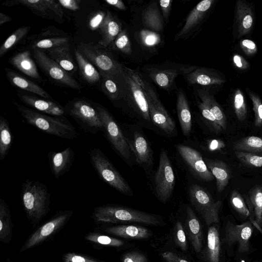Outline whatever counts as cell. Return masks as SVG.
Here are the masks:
<instances>
[{
    "label": "cell",
    "mask_w": 262,
    "mask_h": 262,
    "mask_svg": "<svg viewBox=\"0 0 262 262\" xmlns=\"http://www.w3.org/2000/svg\"><path fill=\"white\" fill-rule=\"evenodd\" d=\"M19 113L29 125L51 135L68 140L77 139L79 134L64 116H52L14 103Z\"/></svg>",
    "instance_id": "1"
},
{
    "label": "cell",
    "mask_w": 262,
    "mask_h": 262,
    "mask_svg": "<svg viewBox=\"0 0 262 262\" xmlns=\"http://www.w3.org/2000/svg\"><path fill=\"white\" fill-rule=\"evenodd\" d=\"M21 200L27 219L35 227L50 210V193L38 180H27L21 189Z\"/></svg>",
    "instance_id": "2"
},
{
    "label": "cell",
    "mask_w": 262,
    "mask_h": 262,
    "mask_svg": "<svg viewBox=\"0 0 262 262\" xmlns=\"http://www.w3.org/2000/svg\"><path fill=\"white\" fill-rule=\"evenodd\" d=\"M92 217L98 223H137L152 226L161 225L163 223L161 217L157 215L114 204L96 207Z\"/></svg>",
    "instance_id": "3"
},
{
    "label": "cell",
    "mask_w": 262,
    "mask_h": 262,
    "mask_svg": "<svg viewBox=\"0 0 262 262\" xmlns=\"http://www.w3.org/2000/svg\"><path fill=\"white\" fill-rule=\"evenodd\" d=\"M90 162L99 178L120 193L133 196V192L126 181L98 148L90 149Z\"/></svg>",
    "instance_id": "4"
},
{
    "label": "cell",
    "mask_w": 262,
    "mask_h": 262,
    "mask_svg": "<svg viewBox=\"0 0 262 262\" xmlns=\"http://www.w3.org/2000/svg\"><path fill=\"white\" fill-rule=\"evenodd\" d=\"M66 115L72 117L86 132L95 134L103 131V124L95 106L84 99H76L64 107Z\"/></svg>",
    "instance_id": "5"
},
{
    "label": "cell",
    "mask_w": 262,
    "mask_h": 262,
    "mask_svg": "<svg viewBox=\"0 0 262 262\" xmlns=\"http://www.w3.org/2000/svg\"><path fill=\"white\" fill-rule=\"evenodd\" d=\"M73 214L72 210H60L56 212L28 237L19 252L30 250L48 241L66 225Z\"/></svg>",
    "instance_id": "6"
},
{
    "label": "cell",
    "mask_w": 262,
    "mask_h": 262,
    "mask_svg": "<svg viewBox=\"0 0 262 262\" xmlns=\"http://www.w3.org/2000/svg\"><path fill=\"white\" fill-rule=\"evenodd\" d=\"M192 205L210 226L219 222V212L222 205L220 201H215L206 189L197 184H192L188 190Z\"/></svg>",
    "instance_id": "7"
},
{
    "label": "cell",
    "mask_w": 262,
    "mask_h": 262,
    "mask_svg": "<svg viewBox=\"0 0 262 262\" xmlns=\"http://www.w3.org/2000/svg\"><path fill=\"white\" fill-rule=\"evenodd\" d=\"M99 45L81 42L77 50L93 65L98 68L100 73L115 77L122 74L123 66Z\"/></svg>",
    "instance_id": "8"
},
{
    "label": "cell",
    "mask_w": 262,
    "mask_h": 262,
    "mask_svg": "<svg viewBox=\"0 0 262 262\" xmlns=\"http://www.w3.org/2000/svg\"><path fill=\"white\" fill-rule=\"evenodd\" d=\"M103 124V132L115 150L122 158H130L131 150L119 125L103 106L95 104Z\"/></svg>",
    "instance_id": "9"
},
{
    "label": "cell",
    "mask_w": 262,
    "mask_h": 262,
    "mask_svg": "<svg viewBox=\"0 0 262 262\" xmlns=\"http://www.w3.org/2000/svg\"><path fill=\"white\" fill-rule=\"evenodd\" d=\"M140 81L145 94L150 120L167 134L175 132L174 121L168 113L149 83L140 75Z\"/></svg>",
    "instance_id": "10"
},
{
    "label": "cell",
    "mask_w": 262,
    "mask_h": 262,
    "mask_svg": "<svg viewBox=\"0 0 262 262\" xmlns=\"http://www.w3.org/2000/svg\"><path fill=\"white\" fill-rule=\"evenodd\" d=\"M175 184L173 169L165 150L161 151L159 164L154 177V187L158 200L166 203L171 196Z\"/></svg>",
    "instance_id": "11"
},
{
    "label": "cell",
    "mask_w": 262,
    "mask_h": 262,
    "mask_svg": "<svg viewBox=\"0 0 262 262\" xmlns=\"http://www.w3.org/2000/svg\"><path fill=\"white\" fill-rule=\"evenodd\" d=\"M34 58L41 70L55 82L63 86L79 90L81 85L68 72L50 58L43 50L33 49Z\"/></svg>",
    "instance_id": "12"
},
{
    "label": "cell",
    "mask_w": 262,
    "mask_h": 262,
    "mask_svg": "<svg viewBox=\"0 0 262 262\" xmlns=\"http://www.w3.org/2000/svg\"><path fill=\"white\" fill-rule=\"evenodd\" d=\"M253 229L250 222L237 225L228 222L225 229V242L229 246L236 244L241 253L249 251L250 240Z\"/></svg>",
    "instance_id": "13"
},
{
    "label": "cell",
    "mask_w": 262,
    "mask_h": 262,
    "mask_svg": "<svg viewBox=\"0 0 262 262\" xmlns=\"http://www.w3.org/2000/svg\"><path fill=\"white\" fill-rule=\"evenodd\" d=\"M122 75L129 86L134 101L140 114L145 120L151 121L147 100L140 81V75L123 66Z\"/></svg>",
    "instance_id": "14"
},
{
    "label": "cell",
    "mask_w": 262,
    "mask_h": 262,
    "mask_svg": "<svg viewBox=\"0 0 262 262\" xmlns=\"http://www.w3.org/2000/svg\"><path fill=\"white\" fill-rule=\"evenodd\" d=\"M176 147L182 158L198 177L207 182L214 179L213 176L199 151L182 144H177Z\"/></svg>",
    "instance_id": "15"
},
{
    "label": "cell",
    "mask_w": 262,
    "mask_h": 262,
    "mask_svg": "<svg viewBox=\"0 0 262 262\" xmlns=\"http://www.w3.org/2000/svg\"><path fill=\"white\" fill-rule=\"evenodd\" d=\"M196 66H182L177 68L148 70V74L153 81L160 88L167 90L172 85L179 75H187L196 69Z\"/></svg>",
    "instance_id": "16"
},
{
    "label": "cell",
    "mask_w": 262,
    "mask_h": 262,
    "mask_svg": "<svg viewBox=\"0 0 262 262\" xmlns=\"http://www.w3.org/2000/svg\"><path fill=\"white\" fill-rule=\"evenodd\" d=\"M17 95L23 102L38 112L52 116L66 115L64 107L54 100L27 94H17Z\"/></svg>",
    "instance_id": "17"
},
{
    "label": "cell",
    "mask_w": 262,
    "mask_h": 262,
    "mask_svg": "<svg viewBox=\"0 0 262 262\" xmlns=\"http://www.w3.org/2000/svg\"><path fill=\"white\" fill-rule=\"evenodd\" d=\"M126 140L136 162L143 167L151 168L153 164L152 151L144 136L140 133L135 132L132 139L126 138Z\"/></svg>",
    "instance_id": "18"
},
{
    "label": "cell",
    "mask_w": 262,
    "mask_h": 262,
    "mask_svg": "<svg viewBox=\"0 0 262 262\" xmlns=\"http://www.w3.org/2000/svg\"><path fill=\"white\" fill-rule=\"evenodd\" d=\"M73 149L68 147L61 151H50L48 157L52 175L59 178L70 169L74 159Z\"/></svg>",
    "instance_id": "19"
},
{
    "label": "cell",
    "mask_w": 262,
    "mask_h": 262,
    "mask_svg": "<svg viewBox=\"0 0 262 262\" xmlns=\"http://www.w3.org/2000/svg\"><path fill=\"white\" fill-rule=\"evenodd\" d=\"M236 23L238 38L248 34L253 28L254 16L252 8L242 0L236 1Z\"/></svg>",
    "instance_id": "20"
},
{
    "label": "cell",
    "mask_w": 262,
    "mask_h": 262,
    "mask_svg": "<svg viewBox=\"0 0 262 262\" xmlns=\"http://www.w3.org/2000/svg\"><path fill=\"white\" fill-rule=\"evenodd\" d=\"M214 2V0H204L198 3L189 13L184 26L176 35V38L179 39L183 37L196 27L203 20Z\"/></svg>",
    "instance_id": "21"
},
{
    "label": "cell",
    "mask_w": 262,
    "mask_h": 262,
    "mask_svg": "<svg viewBox=\"0 0 262 262\" xmlns=\"http://www.w3.org/2000/svg\"><path fill=\"white\" fill-rule=\"evenodd\" d=\"M187 81L191 84L201 85H221L226 80L215 72L204 68H196L186 75Z\"/></svg>",
    "instance_id": "22"
},
{
    "label": "cell",
    "mask_w": 262,
    "mask_h": 262,
    "mask_svg": "<svg viewBox=\"0 0 262 262\" xmlns=\"http://www.w3.org/2000/svg\"><path fill=\"white\" fill-rule=\"evenodd\" d=\"M6 6L21 5L28 8L35 15L43 18L56 19L57 16L52 11L49 0H15L7 1L3 3Z\"/></svg>",
    "instance_id": "23"
},
{
    "label": "cell",
    "mask_w": 262,
    "mask_h": 262,
    "mask_svg": "<svg viewBox=\"0 0 262 262\" xmlns=\"http://www.w3.org/2000/svg\"><path fill=\"white\" fill-rule=\"evenodd\" d=\"M103 231L108 234L130 239H144L151 235L148 229L140 226L133 225H120L108 227Z\"/></svg>",
    "instance_id": "24"
},
{
    "label": "cell",
    "mask_w": 262,
    "mask_h": 262,
    "mask_svg": "<svg viewBox=\"0 0 262 262\" xmlns=\"http://www.w3.org/2000/svg\"><path fill=\"white\" fill-rule=\"evenodd\" d=\"M246 203L251 221L257 226L262 227V185H256L249 191Z\"/></svg>",
    "instance_id": "25"
},
{
    "label": "cell",
    "mask_w": 262,
    "mask_h": 262,
    "mask_svg": "<svg viewBox=\"0 0 262 262\" xmlns=\"http://www.w3.org/2000/svg\"><path fill=\"white\" fill-rule=\"evenodd\" d=\"M99 29L102 38L98 44L104 48L112 44L122 31L120 23L110 11L106 12Z\"/></svg>",
    "instance_id": "26"
},
{
    "label": "cell",
    "mask_w": 262,
    "mask_h": 262,
    "mask_svg": "<svg viewBox=\"0 0 262 262\" xmlns=\"http://www.w3.org/2000/svg\"><path fill=\"white\" fill-rule=\"evenodd\" d=\"M5 71L7 78L12 85L37 95L40 97L53 100L48 92L35 83L9 69L6 68Z\"/></svg>",
    "instance_id": "27"
},
{
    "label": "cell",
    "mask_w": 262,
    "mask_h": 262,
    "mask_svg": "<svg viewBox=\"0 0 262 262\" xmlns=\"http://www.w3.org/2000/svg\"><path fill=\"white\" fill-rule=\"evenodd\" d=\"M186 212V230L194 250L200 252L203 238L201 225L191 208L187 207Z\"/></svg>",
    "instance_id": "28"
},
{
    "label": "cell",
    "mask_w": 262,
    "mask_h": 262,
    "mask_svg": "<svg viewBox=\"0 0 262 262\" xmlns=\"http://www.w3.org/2000/svg\"><path fill=\"white\" fill-rule=\"evenodd\" d=\"M206 164L216 179L217 191L222 192L228 185L231 178V171L228 165L218 160L207 159Z\"/></svg>",
    "instance_id": "29"
},
{
    "label": "cell",
    "mask_w": 262,
    "mask_h": 262,
    "mask_svg": "<svg viewBox=\"0 0 262 262\" xmlns=\"http://www.w3.org/2000/svg\"><path fill=\"white\" fill-rule=\"evenodd\" d=\"M10 63L25 75L34 79H40L36 65L31 57V53L26 50L12 57Z\"/></svg>",
    "instance_id": "30"
},
{
    "label": "cell",
    "mask_w": 262,
    "mask_h": 262,
    "mask_svg": "<svg viewBox=\"0 0 262 262\" xmlns=\"http://www.w3.org/2000/svg\"><path fill=\"white\" fill-rule=\"evenodd\" d=\"M177 111L182 132L184 136H188L192 128L191 115L186 97L181 90L177 95Z\"/></svg>",
    "instance_id": "31"
},
{
    "label": "cell",
    "mask_w": 262,
    "mask_h": 262,
    "mask_svg": "<svg viewBox=\"0 0 262 262\" xmlns=\"http://www.w3.org/2000/svg\"><path fill=\"white\" fill-rule=\"evenodd\" d=\"M47 55L68 72L76 71V66L70 52L69 44L46 51Z\"/></svg>",
    "instance_id": "32"
},
{
    "label": "cell",
    "mask_w": 262,
    "mask_h": 262,
    "mask_svg": "<svg viewBox=\"0 0 262 262\" xmlns=\"http://www.w3.org/2000/svg\"><path fill=\"white\" fill-rule=\"evenodd\" d=\"M13 225L9 206L0 199V241L9 244L12 239Z\"/></svg>",
    "instance_id": "33"
},
{
    "label": "cell",
    "mask_w": 262,
    "mask_h": 262,
    "mask_svg": "<svg viewBox=\"0 0 262 262\" xmlns=\"http://www.w3.org/2000/svg\"><path fill=\"white\" fill-rule=\"evenodd\" d=\"M75 56L82 78L90 84L100 83V74L94 65L77 49L75 50Z\"/></svg>",
    "instance_id": "34"
},
{
    "label": "cell",
    "mask_w": 262,
    "mask_h": 262,
    "mask_svg": "<svg viewBox=\"0 0 262 262\" xmlns=\"http://www.w3.org/2000/svg\"><path fill=\"white\" fill-rule=\"evenodd\" d=\"M142 21L144 27L156 32L163 29V16L156 3L150 4L143 11Z\"/></svg>",
    "instance_id": "35"
},
{
    "label": "cell",
    "mask_w": 262,
    "mask_h": 262,
    "mask_svg": "<svg viewBox=\"0 0 262 262\" xmlns=\"http://www.w3.org/2000/svg\"><path fill=\"white\" fill-rule=\"evenodd\" d=\"M198 96L200 100L208 108L216 118L219 124L223 130L227 128L226 116L220 105L206 90L199 89L197 90Z\"/></svg>",
    "instance_id": "36"
},
{
    "label": "cell",
    "mask_w": 262,
    "mask_h": 262,
    "mask_svg": "<svg viewBox=\"0 0 262 262\" xmlns=\"http://www.w3.org/2000/svg\"><path fill=\"white\" fill-rule=\"evenodd\" d=\"M221 241L217 228L210 226L208 230L206 257L208 262H220Z\"/></svg>",
    "instance_id": "37"
},
{
    "label": "cell",
    "mask_w": 262,
    "mask_h": 262,
    "mask_svg": "<svg viewBox=\"0 0 262 262\" xmlns=\"http://www.w3.org/2000/svg\"><path fill=\"white\" fill-rule=\"evenodd\" d=\"M13 143V135L8 120L0 116V160L8 154Z\"/></svg>",
    "instance_id": "38"
},
{
    "label": "cell",
    "mask_w": 262,
    "mask_h": 262,
    "mask_svg": "<svg viewBox=\"0 0 262 262\" xmlns=\"http://www.w3.org/2000/svg\"><path fill=\"white\" fill-rule=\"evenodd\" d=\"M233 147L235 151L262 154V138L254 136H247L235 142Z\"/></svg>",
    "instance_id": "39"
},
{
    "label": "cell",
    "mask_w": 262,
    "mask_h": 262,
    "mask_svg": "<svg viewBox=\"0 0 262 262\" xmlns=\"http://www.w3.org/2000/svg\"><path fill=\"white\" fill-rule=\"evenodd\" d=\"M85 239L98 246L119 247L124 245V242L121 239L96 232L89 233Z\"/></svg>",
    "instance_id": "40"
},
{
    "label": "cell",
    "mask_w": 262,
    "mask_h": 262,
    "mask_svg": "<svg viewBox=\"0 0 262 262\" xmlns=\"http://www.w3.org/2000/svg\"><path fill=\"white\" fill-rule=\"evenodd\" d=\"M100 74L101 87L103 92L111 100H115L119 99V90L115 77L100 72Z\"/></svg>",
    "instance_id": "41"
},
{
    "label": "cell",
    "mask_w": 262,
    "mask_h": 262,
    "mask_svg": "<svg viewBox=\"0 0 262 262\" xmlns=\"http://www.w3.org/2000/svg\"><path fill=\"white\" fill-rule=\"evenodd\" d=\"M31 29L30 26L19 28L12 33L0 47V57L4 56L13 46L18 43L28 33Z\"/></svg>",
    "instance_id": "42"
},
{
    "label": "cell",
    "mask_w": 262,
    "mask_h": 262,
    "mask_svg": "<svg viewBox=\"0 0 262 262\" xmlns=\"http://www.w3.org/2000/svg\"><path fill=\"white\" fill-rule=\"evenodd\" d=\"M233 103L236 118L239 121H244L247 118V109L244 95L239 89H236L233 93Z\"/></svg>",
    "instance_id": "43"
},
{
    "label": "cell",
    "mask_w": 262,
    "mask_h": 262,
    "mask_svg": "<svg viewBox=\"0 0 262 262\" xmlns=\"http://www.w3.org/2000/svg\"><path fill=\"white\" fill-rule=\"evenodd\" d=\"M69 38L66 37H57L45 38L35 42L32 46L33 49H52L69 43Z\"/></svg>",
    "instance_id": "44"
},
{
    "label": "cell",
    "mask_w": 262,
    "mask_h": 262,
    "mask_svg": "<svg viewBox=\"0 0 262 262\" xmlns=\"http://www.w3.org/2000/svg\"><path fill=\"white\" fill-rule=\"evenodd\" d=\"M235 155L241 163L247 166L262 167V154L235 151Z\"/></svg>",
    "instance_id": "45"
},
{
    "label": "cell",
    "mask_w": 262,
    "mask_h": 262,
    "mask_svg": "<svg viewBox=\"0 0 262 262\" xmlns=\"http://www.w3.org/2000/svg\"><path fill=\"white\" fill-rule=\"evenodd\" d=\"M230 201L231 206L237 213L245 217H250V213L247 205L238 191L234 190L231 192Z\"/></svg>",
    "instance_id": "46"
},
{
    "label": "cell",
    "mask_w": 262,
    "mask_h": 262,
    "mask_svg": "<svg viewBox=\"0 0 262 262\" xmlns=\"http://www.w3.org/2000/svg\"><path fill=\"white\" fill-rule=\"evenodd\" d=\"M198 107L210 129L216 134L221 133L223 131L222 128L207 106L201 101L198 103Z\"/></svg>",
    "instance_id": "47"
},
{
    "label": "cell",
    "mask_w": 262,
    "mask_h": 262,
    "mask_svg": "<svg viewBox=\"0 0 262 262\" xmlns=\"http://www.w3.org/2000/svg\"><path fill=\"white\" fill-rule=\"evenodd\" d=\"M247 92L252 101L254 113V125L259 127L262 125V101L259 96L249 89Z\"/></svg>",
    "instance_id": "48"
},
{
    "label": "cell",
    "mask_w": 262,
    "mask_h": 262,
    "mask_svg": "<svg viewBox=\"0 0 262 262\" xmlns=\"http://www.w3.org/2000/svg\"><path fill=\"white\" fill-rule=\"evenodd\" d=\"M114 50L120 51L126 54L132 52L130 40L125 30H122L114 41L112 42Z\"/></svg>",
    "instance_id": "49"
},
{
    "label": "cell",
    "mask_w": 262,
    "mask_h": 262,
    "mask_svg": "<svg viewBox=\"0 0 262 262\" xmlns=\"http://www.w3.org/2000/svg\"><path fill=\"white\" fill-rule=\"evenodd\" d=\"M140 38L142 43L146 47H154L161 41L160 36L157 32L147 29L140 31Z\"/></svg>",
    "instance_id": "50"
},
{
    "label": "cell",
    "mask_w": 262,
    "mask_h": 262,
    "mask_svg": "<svg viewBox=\"0 0 262 262\" xmlns=\"http://www.w3.org/2000/svg\"><path fill=\"white\" fill-rule=\"evenodd\" d=\"M63 262H105L95 257L77 252H68L62 256Z\"/></svg>",
    "instance_id": "51"
},
{
    "label": "cell",
    "mask_w": 262,
    "mask_h": 262,
    "mask_svg": "<svg viewBox=\"0 0 262 262\" xmlns=\"http://www.w3.org/2000/svg\"><path fill=\"white\" fill-rule=\"evenodd\" d=\"M175 240L177 244L183 250L187 249L185 233L182 224L178 221L175 226Z\"/></svg>",
    "instance_id": "52"
},
{
    "label": "cell",
    "mask_w": 262,
    "mask_h": 262,
    "mask_svg": "<svg viewBox=\"0 0 262 262\" xmlns=\"http://www.w3.org/2000/svg\"><path fill=\"white\" fill-rule=\"evenodd\" d=\"M239 46L245 54L248 56H253L257 52V47L256 43L250 39L241 40Z\"/></svg>",
    "instance_id": "53"
},
{
    "label": "cell",
    "mask_w": 262,
    "mask_h": 262,
    "mask_svg": "<svg viewBox=\"0 0 262 262\" xmlns=\"http://www.w3.org/2000/svg\"><path fill=\"white\" fill-rule=\"evenodd\" d=\"M106 14L104 11H99L96 12L90 19L89 26L92 30L99 29L105 17Z\"/></svg>",
    "instance_id": "54"
},
{
    "label": "cell",
    "mask_w": 262,
    "mask_h": 262,
    "mask_svg": "<svg viewBox=\"0 0 262 262\" xmlns=\"http://www.w3.org/2000/svg\"><path fill=\"white\" fill-rule=\"evenodd\" d=\"M123 262H147L146 257L138 252H131L125 254L122 259Z\"/></svg>",
    "instance_id": "55"
},
{
    "label": "cell",
    "mask_w": 262,
    "mask_h": 262,
    "mask_svg": "<svg viewBox=\"0 0 262 262\" xmlns=\"http://www.w3.org/2000/svg\"><path fill=\"white\" fill-rule=\"evenodd\" d=\"M234 66L240 70H245L249 67V63L239 54H234L232 57Z\"/></svg>",
    "instance_id": "56"
},
{
    "label": "cell",
    "mask_w": 262,
    "mask_h": 262,
    "mask_svg": "<svg viewBox=\"0 0 262 262\" xmlns=\"http://www.w3.org/2000/svg\"><path fill=\"white\" fill-rule=\"evenodd\" d=\"M172 2V0H161L159 1V5L162 10V16L165 19V21L168 19Z\"/></svg>",
    "instance_id": "57"
},
{
    "label": "cell",
    "mask_w": 262,
    "mask_h": 262,
    "mask_svg": "<svg viewBox=\"0 0 262 262\" xmlns=\"http://www.w3.org/2000/svg\"><path fill=\"white\" fill-rule=\"evenodd\" d=\"M57 2L62 7L69 10L77 11L80 8L79 0H58Z\"/></svg>",
    "instance_id": "58"
},
{
    "label": "cell",
    "mask_w": 262,
    "mask_h": 262,
    "mask_svg": "<svg viewBox=\"0 0 262 262\" xmlns=\"http://www.w3.org/2000/svg\"><path fill=\"white\" fill-rule=\"evenodd\" d=\"M161 256L166 262H188L172 252H163L161 254Z\"/></svg>",
    "instance_id": "59"
},
{
    "label": "cell",
    "mask_w": 262,
    "mask_h": 262,
    "mask_svg": "<svg viewBox=\"0 0 262 262\" xmlns=\"http://www.w3.org/2000/svg\"><path fill=\"white\" fill-rule=\"evenodd\" d=\"M225 146V143L221 140H211L208 143L209 149L211 151L221 150L224 148Z\"/></svg>",
    "instance_id": "60"
},
{
    "label": "cell",
    "mask_w": 262,
    "mask_h": 262,
    "mask_svg": "<svg viewBox=\"0 0 262 262\" xmlns=\"http://www.w3.org/2000/svg\"><path fill=\"white\" fill-rule=\"evenodd\" d=\"M104 2L108 5L113 6L122 10H126V7L121 0H105Z\"/></svg>",
    "instance_id": "61"
},
{
    "label": "cell",
    "mask_w": 262,
    "mask_h": 262,
    "mask_svg": "<svg viewBox=\"0 0 262 262\" xmlns=\"http://www.w3.org/2000/svg\"><path fill=\"white\" fill-rule=\"evenodd\" d=\"M12 20V18L8 15L3 12H0V25L2 26L4 24Z\"/></svg>",
    "instance_id": "62"
}]
</instances>
